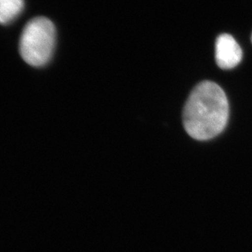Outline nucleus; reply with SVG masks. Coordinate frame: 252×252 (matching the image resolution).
I'll return each instance as SVG.
<instances>
[{
    "instance_id": "obj_5",
    "label": "nucleus",
    "mask_w": 252,
    "mask_h": 252,
    "mask_svg": "<svg viewBox=\"0 0 252 252\" xmlns=\"http://www.w3.org/2000/svg\"></svg>"
},
{
    "instance_id": "obj_4",
    "label": "nucleus",
    "mask_w": 252,
    "mask_h": 252,
    "mask_svg": "<svg viewBox=\"0 0 252 252\" xmlns=\"http://www.w3.org/2000/svg\"><path fill=\"white\" fill-rule=\"evenodd\" d=\"M24 7V0H0V24H8L17 18Z\"/></svg>"
},
{
    "instance_id": "obj_3",
    "label": "nucleus",
    "mask_w": 252,
    "mask_h": 252,
    "mask_svg": "<svg viewBox=\"0 0 252 252\" xmlns=\"http://www.w3.org/2000/svg\"><path fill=\"white\" fill-rule=\"evenodd\" d=\"M243 51L238 42L228 34H220L216 42V60L222 69H232L240 63Z\"/></svg>"
},
{
    "instance_id": "obj_2",
    "label": "nucleus",
    "mask_w": 252,
    "mask_h": 252,
    "mask_svg": "<svg viewBox=\"0 0 252 252\" xmlns=\"http://www.w3.org/2000/svg\"><path fill=\"white\" fill-rule=\"evenodd\" d=\"M56 43L54 23L38 17L27 22L20 38L19 52L27 64L39 67L49 63Z\"/></svg>"
},
{
    "instance_id": "obj_1",
    "label": "nucleus",
    "mask_w": 252,
    "mask_h": 252,
    "mask_svg": "<svg viewBox=\"0 0 252 252\" xmlns=\"http://www.w3.org/2000/svg\"><path fill=\"white\" fill-rule=\"evenodd\" d=\"M229 106L225 93L216 83L203 81L189 96L183 114L185 129L191 138L208 140L225 128Z\"/></svg>"
}]
</instances>
